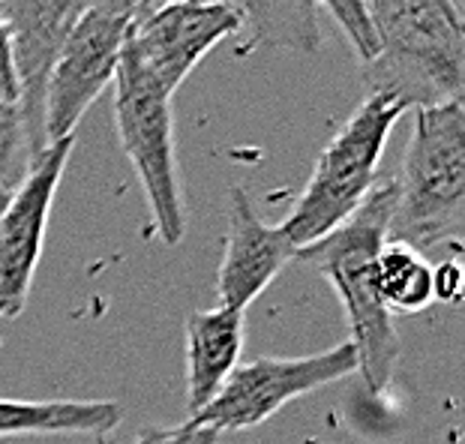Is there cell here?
I'll list each match as a JSON object with an SVG mask.
<instances>
[{
    "label": "cell",
    "instance_id": "obj_16",
    "mask_svg": "<svg viewBox=\"0 0 465 444\" xmlns=\"http://www.w3.org/2000/svg\"><path fill=\"white\" fill-rule=\"evenodd\" d=\"M36 151L15 103H0V181L18 190L36 165Z\"/></svg>",
    "mask_w": 465,
    "mask_h": 444
},
{
    "label": "cell",
    "instance_id": "obj_15",
    "mask_svg": "<svg viewBox=\"0 0 465 444\" xmlns=\"http://www.w3.org/2000/svg\"><path fill=\"white\" fill-rule=\"evenodd\" d=\"M379 291L391 312H423L435 303L430 261L409 246L388 243L379 255Z\"/></svg>",
    "mask_w": 465,
    "mask_h": 444
},
{
    "label": "cell",
    "instance_id": "obj_11",
    "mask_svg": "<svg viewBox=\"0 0 465 444\" xmlns=\"http://www.w3.org/2000/svg\"><path fill=\"white\" fill-rule=\"evenodd\" d=\"M294 259V246L280 225H267L241 186L229 190V238L216 276L220 307L243 312Z\"/></svg>",
    "mask_w": 465,
    "mask_h": 444
},
{
    "label": "cell",
    "instance_id": "obj_14",
    "mask_svg": "<svg viewBox=\"0 0 465 444\" xmlns=\"http://www.w3.org/2000/svg\"><path fill=\"white\" fill-rule=\"evenodd\" d=\"M202 4H223L241 18L250 48H292L301 54H319L322 27L312 0H202Z\"/></svg>",
    "mask_w": 465,
    "mask_h": 444
},
{
    "label": "cell",
    "instance_id": "obj_6",
    "mask_svg": "<svg viewBox=\"0 0 465 444\" xmlns=\"http://www.w3.org/2000/svg\"><path fill=\"white\" fill-rule=\"evenodd\" d=\"M351 372H358V351L351 342L333 345L319 354H306V358H259L237 363V370L223 384L211 406L190 420L216 429L220 436L243 432L271 420L292 400L349 379Z\"/></svg>",
    "mask_w": 465,
    "mask_h": 444
},
{
    "label": "cell",
    "instance_id": "obj_4",
    "mask_svg": "<svg viewBox=\"0 0 465 444\" xmlns=\"http://www.w3.org/2000/svg\"><path fill=\"white\" fill-rule=\"evenodd\" d=\"M405 105L384 94H366L354 114L315 160L294 211L280 225L294 252L303 250L358 211L379 174L381 153Z\"/></svg>",
    "mask_w": 465,
    "mask_h": 444
},
{
    "label": "cell",
    "instance_id": "obj_18",
    "mask_svg": "<svg viewBox=\"0 0 465 444\" xmlns=\"http://www.w3.org/2000/svg\"><path fill=\"white\" fill-rule=\"evenodd\" d=\"M220 432L186 420L181 427H147L133 439V444H220Z\"/></svg>",
    "mask_w": 465,
    "mask_h": 444
},
{
    "label": "cell",
    "instance_id": "obj_22",
    "mask_svg": "<svg viewBox=\"0 0 465 444\" xmlns=\"http://www.w3.org/2000/svg\"><path fill=\"white\" fill-rule=\"evenodd\" d=\"M96 444H112V441H108L105 436H100V439H96Z\"/></svg>",
    "mask_w": 465,
    "mask_h": 444
},
{
    "label": "cell",
    "instance_id": "obj_3",
    "mask_svg": "<svg viewBox=\"0 0 465 444\" xmlns=\"http://www.w3.org/2000/svg\"><path fill=\"white\" fill-rule=\"evenodd\" d=\"M388 243L427 255L439 246L460 252L465 213V108L462 100L418 108L402 169Z\"/></svg>",
    "mask_w": 465,
    "mask_h": 444
},
{
    "label": "cell",
    "instance_id": "obj_21",
    "mask_svg": "<svg viewBox=\"0 0 465 444\" xmlns=\"http://www.w3.org/2000/svg\"><path fill=\"white\" fill-rule=\"evenodd\" d=\"M9 202H13V190L0 181V220H4V213H6V207H9Z\"/></svg>",
    "mask_w": 465,
    "mask_h": 444
},
{
    "label": "cell",
    "instance_id": "obj_13",
    "mask_svg": "<svg viewBox=\"0 0 465 444\" xmlns=\"http://www.w3.org/2000/svg\"><path fill=\"white\" fill-rule=\"evenodd\" d=\"M124 420L112 400H0V439L108 436Z\"/></svg>",
    "mask_w": 465,
    "mask_h": 444
},
{
    "label": "cell",
    "instance_id": "obj_2",
    "mask_svg": "<svg viewBox=\"0 0 465 444\" xmlns=\"http://www.w3.org/2000/svg\"><path fill=\"white\" fill-rule=\"evenodd\" d=\"M379 54L363 64L366 94L405 108L462 100V15L441 0H366Z\"/></svg>",
    "mask_w": 465,
    "mask_h": 444
},
{
    "label": "cell",
    "instance_id": "obj_5",
    "mask_svg": "<svg viewBox=\"0 0 465 444\" xmlns=\"http://www.w3.org/2000/svg\"><path fill=\"white\" fill-rule=\"evenodd\" d=\"M112 84L117 135L142 181L153 229L163 243L177 246L186 234V204L177 172L172 94L160 91L124 64H117Z\"/></svg>",
    "mask_w": 465,
    "mask_h": 444
},
{
    "label": "cell",
    "instance_id": "obj_9",
    "mask_svg": "<svg viewBox=\"0 0 465 444\" xmlns=\"http://www.w3.org/2000/svg\"><path fill=\"white\" fill-rule=\"evenodd\" d=\"M75 135L48 144L27 181L13 192L4 220H0V319L13 321L25 312L31 285L43 255L48 216L66 172Z\"/></svg>",
    "mask_w": 465,
    "mask_h": 444
},
{
    "label": "cell",
    "instance_id": "obj_23",
    "mask_svg": "<svg viewBox=\"0 0 465 444\" xmlns=\"http://www.w3.org/2000/svg\"><path fill=\"white\" fill-rule=\"evenodd\" d=\"M441 4H457V0H441Z\"/></svg>",
    "mask_w": 465,
    "mask_h": 444
},
{
    "label": "cell",
    "instance_id": "obj_7",
    "mask_svg": "<svg viewBox=\"0 0 465 444\" xmlns=\"http://www.w3.org/2000/svg\"><path fill=\"white\" fill-rule=\"evenodd\" d=\"M130 18L105 6H87L69 31L45 82L43 133L54 144L75 135L78 121L114 82Z\"/></svg>",
    "mask_w": 465,
    "mask_h": 444
},
{
    "label": "cell",
    "instance_id": "obj_17",
    "mask_svg": "<svg viewBox=\"0 0 465 444\" xmlns=\"http://www.w3.org/2000/svg\"><path fill=\"white\" fill-rule=\"evenodd\" d=\"M312 4H324V9L340 22L363 64H370L379 54V39H375L370 13H366V0H312Z\"/></svg>",
    "mask_w": 465,
    "mask_h": 444
},
{
    "label": "cell",
    "instance_id": "obj_19",
    "mask_svg": "<svg viewBox=\"0 0 465 444\" xmlns=\"http://www.w3.org/2000/svg\"><path fill=\"white\" fill-rule=\"evenodd\" d=\"M432 291L435 301L444 303H457L462 294V268L457 264V259L441 261L439 268H432Z\"/></svg>",
    "mask_w": 465,
    "mask_h": 444
},
{
    "label": "cell",
    "instance_id": "obj_12",
    "mask_svg": "<svg viewBox=\"0 0 465 444\" xmlns=\"http://www.w3.org/2000/svg\"><path fill=\"white\" fill-rule=\"evenodd\" d=\"M243 312L199 310L186 321V411L195 418L213 402L216 393L241 363Z\"/></svg>",
    "mask_w": 465,
    "mask_h": 444
},
{
    "label": "cell",
    "instance_id": "obj_20",
    "mask_svg": "<svg viewBox=\"0 0 465 444\" xmlns=\"http://www.w3.org/2000/svg\"><path fill=\"white\" fill-rule=\"evenodd\" d=\"M0 103H15L18 105V82H15V66H13V48H9V34L0 18Z\"/></svg>",
    "mask_w": 465,
    "mask_h": 444
},
{
    "label": "cell",
    "instance_id": "obj_10",
    "mask_svg": "<svg viewBox=\"0 0 465 444\" xmlns=\"http://www.w3.org/2000/svg\"><path fill=\"white\" fill-rule=\"evenodd\" d=\"M87 6L91 0H0V18H4L9 48H13L18 112H22L36 156H43L48 147L43 133L48 73Z\"/></svg>",
    "mask_w": 465,
    "mask_h": 444
},
{
    "label": "cell",
    "instance_id": "obj_1",
    "mask_svg": "<svg viewBox=\"0 0 465 444\" xmlns=\"http://www.w3.org/2000/svg\"><path fill=\"white\" fill-rule=\"evenodd\" d=\"M397 202L393 181L375 183L349 220L303 250L294 252L331 280L349 319L351 345L358 351V372L375 393L393 379L400 360V337L393 312L384 307L379 291V255L388 246V225Z\"/></svg>",
    "mask_w": 465,
    "mask_h": 444
},
{
    "label": "cell",
    "instance_id": "obj_8",
    "mask_svg": "<svg viewBox=\"0 0 465 444\" xmlns=\"http://www.w3.org/2000/svg\"><path fill=\"white\" fill-rule=\"evenodd\" d=\"M234 34H241V18L229 6L202 0L172 4L126 27L121 64L174 96L202 57Z\"/></svg>",
    "mask_w": 465,
    "mask_h": 444
}]
</instances>
